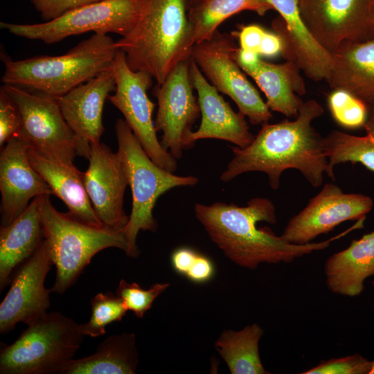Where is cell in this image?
<instances>
[{
  "instance_id": "obj_18",
  "label": "cell",
  "mask_w": 374,
  "mask_h": 374,
  "mask_svg": "<svg viewBox=\"0 0 374 374\" xmlns=\"http://www.w3.org/2000/svg\"><path fill=\"white\" fill-rule=\"evenodd\" d=\"M280 14L273 28L282 38V55L294 62L305 74L314 81L326 80L332 64V53L322 47L306 26L298 0H267Z\"/></svg>"
},
{
  "instance_id": "obj_7",
  "label": "cell",
  "mask_w": 374,
  "mask_h": 374,
  "mask_svg": "<svg viewBox=\"0 0 374 374\" xmlns=\"http://www.w3.org/2000/svg\"><path fill=\"white\" fill-rule=\"evenodd\" d=\"M11 344H1V374L60 373L80 348L79 324L58 312L26 325Z\"/></svg>"
},
{
  "instance_id": "obj_36",
  "label": "cell",
  "mask_w": 374,
  "mask_h": 374,
  "mask_svg": "<svg viewBox=\"0 0 374 374\" xmlns=\"http://www.w3.org/2000/svg\"><path fill=\"white\" fill-rule=\"evenodd\" d=\"M215 273L213 261L206 256L198 253L185 277L194 283H205L213 278Z\"/></svg>"
},
{
  "instance_id": "obj_11",
  "label": "cell",
  "mask_w": 374,
  "mask_h": 374,
  "mask_svg": "<svg viewBox=\"0 0 374 374\" xmlns=\"http://www.w3.org/2000/svg\"><path fill=\"white\" fill-rule=\"evenodd\" d=\"M112 70L116 89L115 93L108 96L109 100L122 113L150 159L162 168L175 172L177 160L161 145L152 121L154 103L147 95L152 77L145 71L132 70L121 50L116 53Z\"/></svg>"
},
{
  "instance_id": "obj_37",
  "label": "cell",
  "mask_w": 374,
  "mask_h": 374,
  "mask_svg": "<svg viewBox=\"0 0 374 374\" xmlns=\"http://www.w3.org/2000/svg\"><path fill=\"white\" fill-rule=\"evenodd\" d=\"M265 32L263 28L256 24L242 26L240 31L237 33L240 48L259 54L260 46Z\"/></svg>"
},
{
  "instance_id": "obj_9",
  "label": "cell",
  "mask_w": 374,
  "mask_h": 374,
  "mask_svg": "<svg viewBox=\"0 0 374 374\" xmlns=\"http://www.w3.org/2000/svg\"><path fill=\"white\" fill-rule=\"evenodd\" d=\"M143 0H103L74 8L48 21L35 24L1 22L0 27L16 36L46 44L90 31L126 35L136 24Z\"/></svg>"
},
{
  "instance_id": "obj_8",
  "label": "cell",
  "mask_w": 374,
  "mask_h": 374,
  "mask_svg": "<svg viewBox=\"0 0 374 374\" xmlns=\"http://www.w3.org/2000/svg\"><path fill=\"white\" fill-rule=\"evenodd\" d=\"M17 105L21 116L18 136L41 154L56 161L73 164L74 158L87 159L90 144L78 137L65 121L56 97L24 88L1 87Z\"/></svg>"
},
{
  "instance_id": "obj_43",
  "label": "cell",
  "mask_w": 374,
  "mask_h": 374,
  "mask_svg": "<svg viewBox=\"0 0 374 374\" xmlns=\"http://www.w3.org/2000/svg\"><path fill=\"white\" fill-rule=\"evenodd\" d=\"M372 285H373V290H374V280H372Z\"/></svg>"
},
{
  "instance_id": "obj_12",
  "label": "cell",
  "mask_w": 374,
  "mask_h": 374,
  "mask_svg": "<svg viewBox=\"0 0 374 374\" xmlns=\"http://www.w3.org/2000/svg\"><path fill=\"white\" fill-rule=\"evenodd\" d=\"M308 30L332 53L346 43L374 36V0H298Z\"/></svg>"
},
{
  "instance_id": "obj_35",
  "label": "cell",
  "mask_w": 374,
  "mask_h": 374,
  "mask_svg": "<svg viewBox=\"0 0 374 374\" xmlns=\"http://www.w3.org/2000/svg\"><path fill=\"white\" fill-rule=\"evenodd\" d=\"M45 21H51L74 8L103 0H30Z\"/></svg>"
},
{
  "instance_id": "obj_29",
  "label": "cell",
  "mask_w": 374,
  "mask_h": 374,
  "mask_svg": "<svg viewBox=\"0 0 374 374\" xmlns=\"http://www.w3.org/2000/svg\"><path fill=\"white\" fill-rule=\"evenodd\" d=\"M364 136H357L340 131H332L323 138L328 159L327 175L334 179V167L341 163H359L374 172V118H368L364 127Z\"/></svg>"
},
{
  "instance_id": "obj_39",
  "label": "cell",
  "mask_w": 374,
  "mask_h": 374,
  "mask_svg": "<svg viewBox=\"0 0 374 374\" xmlns=\"http://www.w3.org/2000/svg\"><path fill=\"white\" fill-rule=\"evenodd\" d=\"M283 42L280 36L276 33L266 31L259 49V55L274 57L283 53Z\"/></svg>"
},
{
  "instance_id": "obj_10",
  "label": "cell",
  "mask_w": 374,
  "mask_h": 374,
  "mask_svg": "<svg viewBox=\"0 0 374 374\" xmlns=\"http://www.w3.org/2000/svg\"><path fill=\"white\" fill-rule=\"evenodd\" d=\"M234 36L217 31L209 40L193 46L190 58L218 91L235 102L251 124L263 125L272 115L236 60L238 48Z\"/></svg>"
},
{
  "instance_id": "obj_38",
  "label": "cell",
  "mask_w": 374,
  "mask_h": 374,
  "mask_svg": "<svg viewBox=\"0 0 374 374\" xmlns=\"http://www.w3.org/2000/svg\"><path fill=\"white\" fill-rule=\"evenodd\" d=\"M198 252L186 247L175 249L170 256L172 269L178 274L186 276Z\"/></svg>"
},
{
  "instance_id": "obj_23",
  "label": "cell",
  "mask_w": 374,
  "mask_h": 374,
  "mask_svg": "<svg viewBox=\"0 0 374 374\" xmlns=\"http://www.w3.org/2000/svg\"><path fill=\"white\" fill-rule=\"evenodd\" d=\"M332 55V67L325 80L330 87L346 90L367 105L374 101V36L344 44Z\"/></svg>"
},
{
  "instance_id": "obj_16",
  "label": "cell",
  "mask_w": 374,
  "mask_h": 374,
  "mask_svg": "<svg viewBox=\"0 0 374 374\" xmlns=\"http://www.w3.org/2000/svg\"><path fill=\"white\" fill-rule=\"evenodd\" d=\"M89 167L83 172L85 189L103 226L123 231L129 216L123 209L128 179L118 152L104 143L90 144Z\"/></svg>"
},
{
  "instance_id": "obj_25",
  "label": "cell",
  "mask_w": 374,
  "mask_h": 374,
  "mask_svg": "<svg viewBox=\"0 0 374 374\" xmlns=\"http://www.w3.org/2000/svg\"><path fill=\"white\" fill-rule=\"evenodd\" d=\"M250 75L265 93L270 110L287 117H296L303 102L299 95L305 93L300 69L292 61L272 64L258 60L241 68Z\"/></svg>"
},
{
  "instance_id": "obj_1",
  "label": "cell",
  "mask_w": 374,
  "mask_h": 374,
  "mask_svg": "<svg viewBox=\"0 0 374 374\" xmlns=\"http://www.w3.org/2000/svg\"><path fill=\"white\" fill-rule=\"evenodd\" d=\"M323 112L317 101L309 100L303 103L294 121L263 124L248 146L231 148L233 157L220 180L229 182L245 172H262L267 175L270 187L276 190L282 173L294 168L313 187H319L328 172V159L323 138L312 123Z\"/></svg>"
},
{
  "instance_id": "obj_2",
  "label": "cell",
  "mask_w": 374,
  "mask_h": 374,
  "mask_svg": "<svg viewBox=\"0 0 374 374\" xmlns=\"http://www.w3.org/2000/svg\"><path fill=\"white\" fill-rule=\"evenodd\" d=\"M195 215L210 239L235 264L255 269L261 263H289L313 251L327 249L331 242L354 229H349L328 240L304 244H292L281 235L257 224L277 222L276 208L265 197L251 199L245 206L234 203L214 202L206 205L197 203Z\"/></svg>"
},
{
  "instance_id": "obj_13",
  "label": "cell",
  "mask_w": 374,
  "mask_h": 374,
  "mask_svg": "<svg viewBox=\"0 0 374 374\" xmlns=\"http://www.w3.org/2000/svg\"><path fill=\"white\" fill-rule=\"evenodd\" d=\"M190 61L178 63L154 90L158 104L155 130L162 133L161 145L177 160L195 144L190 139L192 127L200 114L193 91Z\"/></svg>"
},
{
  "instance_id": "obj_21",
  "label": "cell",
  "mask_w": 374,
  "mask_h": 374,
  "mask_svg": "<svg viewBox=\"0 0 374 374\" xmlns=\"http://www.w3.org/2000/svg\"><path fill=\"white\" fill-rule=\"evenodd\" d=\"M28 155L31 165L49 185L53 195L66 205L68 215L86 224L103 226L85 189L82 172L73 163L65 164L51 159L30 146Z\"/></svg>"
},
{
  "instance_id": "obj_28",
  "label": "cell",
  "mask_w": 374,
  "mask_h": 374,
  "mask_svg": "<svg viewBox=\"0 0 374 374\" xmlns=\"http://www.w3.org/2000/svg\"><path fill=\"white\" fill-rule=\"evenodd\" d=\"M272 9L267 0H200L188 8L194 44L211 39L224 20L240 12L262 16Z\"/></svg>"
},
{
  "instance_id": "obj_19",
  "label": "cell",
  "mask_w": 374,
  "mask_h": 374,
  "mask_svg": "<svg viewBox=\"0 0 374 374\" xmlns=\"http://www.w3.org/2000/svg\"><path fill=\"white\" fill-rule=\"evenodd\" d=\"M190 74L193 87L197 92L202 116L199 128L190 135L191 141L195 143L200 139H216L240 148L248 146L254 136L249 131L245 116L233 111L191 58Z\"/></svg>"
},
{
  "instance_id": "obj_5",
  "label": "cell",
  "mask_w": 374,
  "mask_h": 374,
  "mask_svg": "<svg viewBox=\"0 0 374 374\" xmlns=\"http://www.w3.org/2000/svg\"><path fill=\"white\" fill-rule=\"evenodd\" d=\"M118 142L117 152L123 162L132 191V211L123 230L127 242L126 255L136 258L139 232H155L158 228L153 216L157 200L170 189L193 186L199 179L195 176H179L157 165L148 155L125 119L115 124Z\"/></svg>"
},
{
  "instance_id": "obj_26",
  "label": "cell",
  "mask_w": 374,
  "mask_h": 374,
  "mask_svg": "<svg viewBox=\"0 0 374 374\" xmlns=\"http://www.w3.org/2000/svg\"><path fill=\"white\" fill-rule=\"evenodd\" d=\"M134 333L123 332L105 339L96 351L70 361L61 374H134L139 362Z\"/></svg>"
},
{
  "instance_id": "obj_33",
  "label": "cell",
  "mask_w": 374,
  "mask_h": 374,
  "mask_svg": "<svg viewBox=\"0 0 374 374\" xmlns=\"http://www.w3.org/2000/svg\"><path fill=\"white\" fill-rule=\"evenodd\" d=\"M371 361L355 353L339 358L322 360L303 374H370Z\"/></svg>"
},
{
  "instance_id": "obj_34",
  "label": "cell",
  "mask_w": 374,
  "mask_h": 374,
  "mask_svg": "<svg viewBox=\"0 0 374 374\" xmlns=\"http://www.w3.org/2000/svg\"><path fill=\"white\" fill-rule=\"evenodd\" d=\"M21 128L19 111L6 92L0 90V146L2 148Z\"/></svg>"
},
{
  "instance_id": "obj_32",
  "label": "cell",
  "mask_w": 374,
  "mask_h": 374,
  "mask_svg": "<svg viewBox=\"0 0 374 374\" xmlns=\"http://www.w3.org/2000/svg\"><path fill=\"white\" fill-rule=\"evenodd\" d=\"M170 285L168 283H154L149 289L145 290L136 283H128L121 279L116 294L123 301L127 310L134 312L138 318H143L145 313L151 308L155 299Z\"/></svg>"
},
{
  "instance_id": "obj_40",
  "label": "cell",
  "mask_w": 374,
  "mask_h": 374,
  "mask_svg": "<svg viewBox=\"0 0 374 374\" xmlns=\"http://www.w3.org/2000/svg\"><path fill=\"white\" fill-rule=\"evenodd\" d=\"M368 118H374V101L368 105Z\"/></svg>"
},
{
  "instance_id": "obj_6",
  "label": "cell",
  "mask_w": 374,
  "mask_h": 374,
  "mask_svg": "<svg viewBox=\"0 0 374 374\" xmlns=\"http://www.w3.org/2000/svg\"><path fill=\"white\" fill-rule=\"evenodd\" d=\"M49 197L42 196L41 214L44 240L56 269L50 290L62 294L76 282L97 253L114 247L126 253L127 242L122 231L92 226L57 211Z\"/></svg>"
},
{
  "instance_id": "obj_17",
  "label": "cell",
  "mask_w": 374,
  "mask_h": 374,
  "mask_svg": "<svg viewBox=\"0 0 374 374\" xmlns=\"http://www.w3.org/2000/svg\"><path fill=\"white\" fill-rule=\"evenodd\" d=\"M28 143L18 135L9 140L0 154L1 226L9 224L28 206L29 201L53 192L31 165Z\"/></svg>"
},
{
  "instance_id": "obj_20",
  "label": "cell",
  "mask_w": 374,
  "mask_h": 374,
  "mask_svg": "<svg viewBox=\"0 0 374 374\" xmlns=\"http://www.w3.org/2000/svg\"><path fill=\"white\" fill-rule=\"evenodd\" d=\"M112 67L66 93L56 97L62 115L73 132L89 144L100 143L104 132L105 100L115 90Z\"/></svg>"
},
{
  "instance_id": "obj_24",
  "label": "cell",
  "mask_w": 374,
  "mask_h": 374,
  "mask_svg": "<svg viewBox=\"0 0 374 374\" xmlns=\"http://www.w3.org/2000/svg\"><path fill=\"white\" fill-rule=\"evenodd\" d=\"M324 271L330 292L349 297L360 295L365 280L374 276V230L331 255Z\"/></svg>"
},
{
  "instance_id": "obj_31",
  "label": "cell",
  "mask_w": 374,
  "mask_h": 374,
  "mask_svg": "<svg viewBox=\"0 0 374 374\" xmlns=\"http://www.w3.org/2000/svg\"><path fill=\"white\" fill-rule=\"evenodd\" d=\"M328 103L333 118L345 128H359L367 122L368 105L346 90L332 89L328 95Z\"/></svg>"
},
{
  "instance_id": "obj_14",
  "label": "cell",
  "mask_w": 374,
  "mask_h": 374,
  "mask_svg": "<svg viewBox=\"0 0 374 374\" xmlns=\"http://www.w3.org/2000/svg\"><path fill=\"white\" fill-rule=\"evenodd\" d=\"M373 205L368 196L345 193L337 185L326 184L302 211L290 220L281 237L295 244L311 242L344 222L365 217Z\"/></svg>"
},
{
  "instance_id": "obj_30",
  "label": "cell",
  "mask_w": 374,
  "mask_h": 374,
  "mask_svg": "<svg viewBox=\"0 0 374 374\" xmlns=\"http://www.w3.org/2000/svg\"><path fill=\"white\" fill-rule=\"evenodd\" d=\"M89 320L79 325L82 335L98 337L105 334L106 327L121 321L128 311L121 299L112 292L98 293L91 300Z\"/></svg>"
},
{
  "instance_id": "obj_15",
  "label": "cell",
  "mask_w": 374,
  "mask_h": 374,
  "mask_svg": "<svg viewBox=\"0 0 374 374\" xmlns=\"http://www.w3.org/2000/svg\"><path fill=\"white\" fill-rule=\"evenodd\" d=\"M53 265L44 240L18 269L0 304L1 334L10 332L19 323L28 325L48 312L51 291L45 287L44 281Z\"/></svg>"
},
{
  "instance_id": "obj_42",
  "label": "cell",
  "mask_w": 374,
  "mask_h": 374,
  "mask_svg": "<svg viewBox=\"0 0 374 374\" xmlns=\"http://www.w3.org/2000/svg\"><path fill=\"white\" fill-rule=\"evenodd\" d=\"M371 370L370 374H374V360L371 361Z\"/></svg>"
},
{
  "instance_id": "obj_4",
  "label": "cell",
  "mask_w": 374,
  "mask_h": 374,
  "mask_svg": "<svg viewBox=\"0 0 374 374\" xmlns=\"http://www.w3.org/2000/svg\"><path fill=\"white\" fill-rule=\"evenodd\" d=\"M118 48L107 35L94 33L60 56H37L14 61L3 53L1 81L59 97L112 67Z\"/></svg>"
},
{
  "instance_id": "obj_27",
  "label": "cell",
  "mask_w": 374,
  "mask_h": 374,
  "mask_svg": "<svg viewBox=\"0 0 374 374\" xmlns=\"http://www.w3.org/2000/svg\"><path fill=\"white\" fill-rule=\"evenodd\" d=\"M262 328L257 323L239 331L225 330L215 342V348L232 374H267L259 354Z\"/></svg>"
},
{
  "instance_id": "obj_3",
  "label": "cell",
  "mask_w": 374,
  "mask_h": 374,
  "mask_svg": "<svg viewBox=\"0 0 374 374\" xmlns=\"http://www.w3.org/2000/svg\"><path fill=\"white\" fill-rule=\"evenodd\" d=\"M115 44L132 70L162 84L178 63L190 58L195 45L186 0H143L136 24Z\"/></svg>"
},
{
  "instance_id": "obj_41",
  "label": "cell",
  "mask_w": 374,
  "mask_h": 374,
  "mask_svg": "<svg viewBox=\"0 0 374 374\" xmlns=\"http://www.w3.org/2000/svg\"><path fill=\"white\" fill-rule=\"evenodd\" d=\"M200 0H186L187 7L188 8V7L195 4L196 3H197Z\"/></svg>"
},
{
  "instance_id": "obj_22",
  "label": "cell",
  "mask_w": 374,
  "mask_h": 374,
  "mask_svg": "<svg viewBox=\"0 0 374 374\" xmlns=\"http://www.w3.org/2000/svg\"><path fill=\"white\" fill-rule=\"evenodd\" d=\"M42 196L33 199L12 222L1 226V290L7 285L13 270L28 259L44 240L41 214Z\"/></svg>"
}]
</instances>
